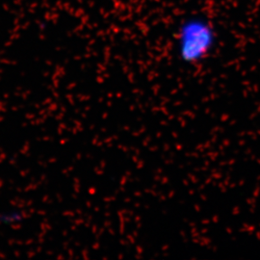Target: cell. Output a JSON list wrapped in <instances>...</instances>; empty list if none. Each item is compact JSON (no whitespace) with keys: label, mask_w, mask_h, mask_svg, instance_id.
I'll return each instance as SVG.
<instances>
[{"label":"cell","mask_w":260,"mask_h":260,"mask_svg":"<svg viewBox=\"0 0 260 260\" xmlns=\"http://www.w3.org/2000/svg\"><path fill=\"white\" fill-rule=\"evenodd\" d=\"M212 29L203 22H189L181 28L178 36V55L188 64L205 59L214 46Z\"/></svg>","instance_id":"6da1fadb"},{"label":"cell","mask_w":260,"mask_h":260,"mask_svg":"<svg viewBox=\"0 0 260 260\" xmlns=\"http://www.w3.org/2000/svg\"><path fill=\"white\" fill-rule=\"evenodd\" d=\"M19 217L18 214L10 213L6 214V216H4V219L2 220L4 223H14L16 221H19Z\"/></svg>","instance_id":"7a4b0ae2"}]
</instances>
